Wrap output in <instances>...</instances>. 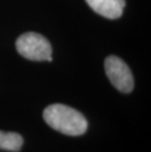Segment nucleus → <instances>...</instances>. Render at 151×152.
<instances>
[{"label":"nucleus","instance_id":"f257e3e1","mask_svg":"<svg viewBox=\"0 0 151 152\" xmlns=\"http://www.w3.org/2000/svg\"><path fill=\"white\" fill-rule=\"evenodd\" d=\"M44 121L61 134L77 137L88 130V121L82 113L64 104H52L43 111Z\"/></svg>","mask_w":151,"mask_h":152},{"label":"nucleus","instance_id":"f03ea898","mask_svg":"<svg viewBox=\"0 0 151 152\" xmlns=\"http://www.w3.org/2000/svg\"><path fill=\"white\" fill-rule=\"evenodd\" d=\"M18 52L27 59L33 61H51L52 49L49 41L35 33L22 34L16 41Z\"/></svg>","mask_w":151,"mask_h":152},{"label":"nucleus","instance_id":"7ed1b4c3","mask_svg":"<svg viewBox=\"0 0 151 152\" xmlns=\"http://www.w3.org/2000/svg\"><path fill=\"white\" fill-rule=\"evenodd\" d=\"M105 72L108 79L119 91L130 93L133 89V77L128 65L120 58L111 55L105 60Z\"/></svg>","mask_w":151,"mask_h":152},{"label":"nucleus","instance_id":"20e7f679","mask_svg":"<svg viewBox=\"0 0 151 152\" xmlns=\"http://www.w3.org/2000/svg\"><path fill=\"white\" fill-rule=\"evenodd\" d=\"M92 10L108 19H118L123 14L125 0H85Z\"/></svg>","mask_w":151,"mask_h":152},{"label":"nucleus","instance_id":"39448f33","mask_svg":"<svg viewBox=\"0 0 151 152\" xmlns=\"http://www.w3.org/2000/svg\"><path fill=\"white\" fill-rule=\"evenodd\" d=\"M24 140L21 134L13 132L0 131V149L18 152L23 146Z\"/></svg>","mask_w":151,"mask_h":152}]
</instances>
